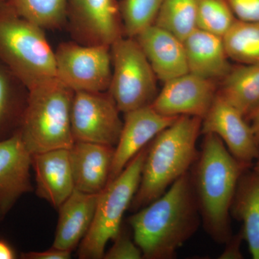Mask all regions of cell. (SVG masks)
Returning <instances> with one entry per match:
<instances>
[{"mask_svg": "<svg viewBox=\"0 0 259 259\" xmlns=\"http://www.w3.org/2000/svg\"><path fill=\"white\" fill-rule=\"evenodd\" d=\"M218 81L187 73L163 83L151 107L168 117L203 119L217 96Z\"/></svg>", "mask_w": 259, "mask_h": 259, "instance_id": "11", "label": "cell"}, {"mask_svg": "<svg viewBox=\"0 0 259 259\" xmlns=\"http://www.w3.org/2000/svg\"><path fill=\"white\" fill-rule=\"evenodd\" d=\"M243 240L241 231L236 236H232L231 238L225 243L226 248L222 254L219 257L221 259L241 258L243 255L241 252V242Z\"/></svg>", "mask_w": 259, "mask_h": 259, "instance_id": "31", "label": "cell"}, {"mask_svg": "<svg viewBox=\"0 0 259 259\" xmlns=\"http://www.w3.org/2000/svg\"><path fill=\"white\" fill-rule=\"evenodd\" d=\"M44 30L0 3V61L29 90L56 78L55 52Z\"/></svg>", "mask_w": 259, "mask_h": 259, "instance_id": "4", "label": "cell"}, {"mask_svg": "<svg viewBox=\"0 0 259 259\" xmlns=\"http://www.w3.org/2000/svg\"><path fill=\"white\" fill-rule=\"evenodd\" d=\"M231 215L242 223L241 233L251 256L259 259V177L247 168L237 186Z\"/></svg>", "mask_w": 259, "mask_h": 259, "instance_id": "20", "label": "cell"}, {"mask_svg": "<svg viewBox=\"0 0 259 259\" xmlns=\"http://www.w3.org/2000/svg\"><path fill=\"white\" fill-rule=\"evenodd\" d=\"M65 27L83 46H111L125 36L117 0H68Z\"/></svg>", "mask_w": 259, "mask_h": 259, "instance_id": "10", "label": "cell"}, {"mask_svg": "<svg viewBox=\"0 0 259 259\" xmlns=\"http://www.w3.org/2000/svg\"><path fill=\"white\" fill-rule=\"evenodd\" d=\"M69 151L75 189L89 194L101 192L109 182L115 148L75 141Z\"/></svg>", "mask_w": 259, "mask_h": 259, "instance_id": "17", "label": "cell"}, {"mask_svg": "<svg viewBox=\"0 0 259 259\" xmlns=\"http://www.w3.org/2000/svg\"><path fill=\"white\" fill-rule=\"evenodd\" d=\"M236 20L227 0H198V28L223 36Z\"/></svg>", "mask_w": 259, "mask_h": 259, "instance_id": "27", "label": "cell"}, {"mask_svg": "<svg viewBox=\"0 0 259 259\" xmlns=\"http://www.w3.org/2000/svg\"><path fill=\"white\" fill-rule=\"evenodd\" d=\"M74 93L57 78L30 89L20 133L32 154L72 147Z\"/></svg>", "mask_w": 259, "mask_h": 259, "instance_id": "5", "label": "cell"}, {"mask_svg": "<svg viewBox=\"0 0 259 259\" xmlns=\"http://www.w3.org/2000/svg\"><path fill=\"white\" fill-rule=\"evenodd\" d=\"M112 75L108 92L120 112L151 106L158 95L157 77L134 37L110 46Z\"/></svg>", "mask_w": 259, "mask_h": 259, "instance_id": "7", "label": "cell"}, {"mask_svg": "<svg viewBox=\"0 0 259 259\" xmlns=\"http://www.w3.org/2000/svg\"><path fill=\"white\" fill-rule=\"evenodd\" d=\"M252 170H253L255 175L259 177V156L258 158L255 160L254 166H253V169Z\"/></svg>", "mask_w": 259, "mask_h": 259, "instance_id": "34", "label": "cell"}, {"mask_svg": "<svg viewBox=\"0 0 259 259\" xmlns=\"http://www.w3.org/2000/svg\"><path fill=\"white\" fill-rule=\"evenodd\" d=\"M247 121L251 126L252 130L254 133L255 139L259 144V108L248 117Z\"/></svg>", "mask_w": 259, "mask_h": 259, "instance_id": "33", "label": "cell"}, {"mask_svg": "<svg viewBox=\"0 0 259 259\" xmlns=\"http://www.w3.org/2000/svg\"><path fill=\"white\" fill-rule=\"evenodd\" d=\"M36 194L56 208L75 190L69 149L59 148L32 154Z\"/></svg>", "mask_w": 259, "mask_h": 259, "instance_id": "16", "label": "cell"}, {"mask_svg": "<svg viewBox=\"0 0 259 259\" xmlns=\"http://www.w3.org/2000/svg\"><path fill=\"white\" fill-rule=\"evenodd\" d=\"M158 80L163 83L189 72L183 40L153 25L136 37Z\"/></svg>", "mask_w": 259, "mask_h": 259, "instance_id": "15", "label": "cell"}, {"mask_svg": "<svg viewBox=\"0 0 259 259\" xmlns=\"http://www.w3.org/2000/svg\"><path fill=\"white\" fill-rule=\"evenodd\" d=\"M147 147L148 145L99 193L93 223L80 243L79 258H103L107 242L114 241L120 233L122 218L139 187Z\"/></svg>", "mask_w": 259, "mask_h": 259, "instance_id": "6", "label": "cell"}, {"mask_svg": "<svg viewBox=\"0 0 259 259\" xmlns=\"http://www.w3.org/2000/svg\"><path fill=\"white\" fill-rule=\"evenodd\" d=\"M108 91L76 92L71 107V131L74 141L115 147L123 121Z\"/></svg>", "mask_w": 259, "mask_h": 259, "instance_id": "9", "label": "cell"}, {"mask_svg": "<svg viewBox=\"0 0 259 259\" xmlns=\"http://www.w3.org/2000/svg\"><path fill=\"white\" fill-rule=\"evenodd\" d=\"M3 218H4V216H3V214H2L1 213H0V221H1L2 220H3Z\"/></svg>", "mask_w": 259, "mask_h": 259, "instance_id": "35", "label": "cell"}, {"mask_svg": "<svg viewBox=\"0 0 259 259\" xmlns=\"http://www.w3.org/2000/svg\"><path fill=\"white\" fill-rule=\"evenodd\" d=\"M6 0H0V3H2V2H5Z\"/></svg>", "mask_w": 259, "mask_h": 259, "instance_id": "36", "label": "cell"}, {"mask_svg": "<svg viewBox=\"0 0 259 259\" xmlns=\"http://www.w3.org/2000/svg\"><path fill=\"white\" fill-rule=\"evenodd\" d=\"M165 0H120L119 8L123 24L124 35L136 37L154 24Z\"/></svg>", "mask_w": 259, "mask_h": 259, "instance_id": "26", "label": "cell"}, {"mask_svg": "<svg viewBox=\"0 0 259 259\" xmlns=\"http://www.w3.org/2000/svg\"><path fill=\"white\" fill-rule=\"evenodd\" d=\"M202 119L180 116L148 144L141 182L130 209L136 212L156 200L190 171L199 156Z\"/></svg>", "mask_w": 259, "mask_h": 259, "instance_id": "3", "label": "cell"}, {"mask_svg": "<svg viewBox=\"0 0 259 259\" xmlns=\"http://www.w3.org/2000/svg\"><path fill=\"white\" fill-rule=\"evenodd\" d=\"M143 258L173 259L201 223L198 204L190 171L164 194L127 220Z\"/></svg>", "mask_w": 259, "mask_h": 259, "instance_id": "1", "label": "cell"}, {"mask_svg": "<svg viewBox=\"0 0 259 259\" xmlns=\"http://www.w3.org/2000/svg\"><path fill=\"white\" fill-rule=\"evenodd\" d=\"M17 258L15 250L9 243L0 239V259H15Z\"/></svg>", "mask_w": 259, "mask_h": 259, "instance_id": "32", "label": "cell"}, {"mask_svg": "<svg viewBox=\"0 0 259 259\" xmlns=\"http://www.w3.org/2000/svg\"><path fill=\"white\" fill-rule=\"evenodd\" d=\"M55 52L56 78L76 92L108 91L112 75L110 46L62 42Z\"/></svg>", "mask_w": 259, "mask_h": 259, "instance_id": "8", "label": "cell"}, {"mask_svg": "<svg viewBox=\"0 0 259 259\" xmlns=\"http://www.w3.org/2000/svg\"><path fill=\"white\" fill-rule=\"evenodd\" d=\"M98 196L75 189L61 204L53 247L72 251L82 241L93 223Z\"/></svg>", "mask_w": 259, "mask_h": 259, "instance_id": "19", "label": "cell"}, {"mask_svg": "<svg viewBox=\"0 0 259 259\" xmlns=\"http://www.w3.org/2000/svg\"><path fill=\"white\" fill-rule=\"evenodd\" d=\"M207 134L217 135L229 152L248 166L258 158L259 144L249 122L218 95L202 120L201 136Z\"/></svg>", "mask_w": 259, "mask_h": 259, "instance_id": "12", "label": "cell"}, {"mask_svg": "<svg viewBox=\"0 0 259 259\" xmlns=\"http://www.w3.org/2000/svg\"><path fill=\"white\" fill-rule=\"evenodd\" d=\"M177 117L161 115L151 106L124 113L123 125L114 151L109 182L118 176L129 162Z\"/></svg>", "mask_w": 259, "mask_h": 259, "instance_id": "13", "label": "cell"}, {"mask_svg": "<svg viewBox=\"0 0 259 259\" xmlns=\"http://www.w3.org/2000/svg\"><path fill=\"white\" fill-rule=\"evenodd\" d=\"M183 44L189 72L218 82L231 71L223 36L197 28Z\"/></svg>", "mask_w": 259, "mask_h": 259, "instance_id": "18", "label": "cell"}, {"mask_svg": "<svg viewBox=\"0 0 259 259\" xmlns=\"http://www.w3.org/2000/svg\"><path fill=\"white\" fill-rule=\"evenodd\" d=\"M5 3L27 20L44 30L66 26L68 0H6Z\"/></svg>", "mask_w": 259, "mask_h": 259, "instance_id": "25", "label": "cell"}, {"mask_svg": "<svg viewBox=\"0 0 259 259\" xmlns=\"http://www.w3.org/2000/svg\"><path fill=\"white\" fill-rule=\"evenodd\" d=\"M71 250L52 248L44 251H30L23 253L21 258L24 259H69L71 258Z\"/></svg>", "mask_w": 259, "mask_h": 259, "instance_id": "30", "label": "cell"}, {"mask_svg": "<svg viewBox=\"0 0 259 259\" xmlns=\"http://www.w3.org/2000/svg\"><path fill=\"white\" fill-rule=\"evenodd\" d=\"M105 259H141L143 253L141 248L133 241L128 233L121 228L120 233L114 240L111 248L105 252Z\"/></svg>", "mask_w": 259, "mask_h": 259, "instance_id": "28", "label": "cell"}, {"mask_svg": "<svg viewBox=\"0 0 259 259\" xmlns=\"http://www.w3.org/2000/svg\"><path fill=\"white\" fill-rule=\"evenodd\" d=\"M197 161L190 170L201 223L213 241L225 244L233 236L231 207L237 186L250 166L236 159L221 138L202 135Z\"/></svg>", "mask_w": 259, "mask_h": 259, "instance_id": "2", "label": "cell"}, {"mask_svg": "<svg viewBox=\"0 0 259 259\" xmlns=\"http://www.w3.org/2000/svg\"><path fill=\"white\" fill-rule=\"evenodd\" d=\"M218 96L248 120L259 108V66L241 64L218 81Z\"/></svg>", "mask_w": 259, "mask_h": 259, "instance_id": "21", "label": "cell"}, {"mask_svg": "<svg viewBox=\"0 0 259 259\" xmlns=\"http://www.w3.org/2000/svg\"><path fill=\"white\" fill-rule=\"evenodd\" d=\"M154 24L185 40L198 28V0H165Z\"/></svg>", "mask_w": 259, "mask_h": 259, "instance_id": "24", "label": "cell"}, {"mask_svg": "<svg viewBox=\"0 0 259 259\" xmlns=\"http://www.w3.org/2000/svg\"><path fill=\"white\" fill-rule=\"evenodd\" d=\"M223 37L230 59L241 64L259 66V21L237 19Z\"/></svg>", "mask_w": 259, "mask_h": 259, "instance_id": "23", "label": "cell"}, {"mask_svg": "<svg viewBox=\"0 0 259 259\" xmlns=\"http://www.w3.org/2000/svg\"><path fill=\"white\" fill-rule=\"evenodd\" d=\"M29 93L28 87L0 61V141L20 131Z\"/></svg>", "mask_w": 259, "mask_h": 259, "instance_id": "22", "label": "cell"}, {"mask_svg": "<svg viewBox=\"0 0 259 259\" xmlns=\"http://www.w3.org/2000/svg\"><path fill=\"white\" fill-rule=\"evenodd\" d=\"M32 158L20 131L0 141V213L4 217L23 194L32 191Z\"/></svg>", "mask_w": 259, "mask_h": 259, "instance_id": "14", "label": "cell"}, {"mask_svg": "<svg viewBox=\"0 0 259 259\" xmlns=\"http://www.w3.org/2000/svg\"><path fill=\"white\" fill-rule=\"evenodd\" d=\"M236 18L243 21H259V0H227Z\"/></svg>", "mask_w": 259, "mask_h": 259, "instance_id": "29", "label": "cell"}]
</instances>
